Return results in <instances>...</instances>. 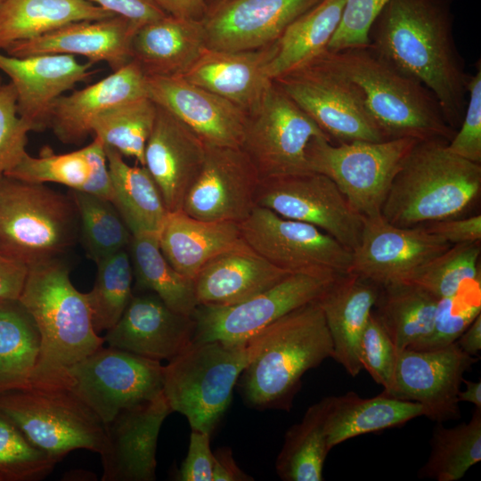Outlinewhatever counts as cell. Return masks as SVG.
Listing matches in <instances>:
<instances>
[{
  "mask_svg": "<svg viewBox=\"0 0 481 481\" xmlns=\"http://www.w3.org/2000/svg\"><path fill=\"white\" fill-rule=\"evenodd\" d=\"M423 407L415 402L396 399L384 394L363 398L354 391L328 396L324 422L330 451L353 437L401 427L420 416Z\"/></svg>",
  "mask_w": 481,
  "mask_h": 481,
  "instance_id": "33",
  "label": "cell"
},
{
  "mask_svg": "<svg viewBox=\"0 0 481 481\" xmlns=\"http://www.w3.org/2000/svg\"><path fill=\"white\" fill-rule=\"evenodd\" d=\"M205 1H206L208 12H209L210 10H212L213 8H215L216 6H217L218 4H222L223 2L226 0H205Z\"/></svg>",
  "mask_w": 481,
  "mask_h": 481,
  "instance_id": "60",
  "label": "cell"
},
{
  "mask_svg": "<svg viewBox=\"0 0 481 481\" xmlns=\"http://www.w3.org/2000/svg\"><path fill=\"white\" fill-rule=\"evenodd\" d=\"M315 137L330 140L273 80L260 101L247 112L240 148L261 181L312 172L306 151Z\"/></svg>",
  "mask_w": 481,
  "mask_h": 481,
  "instance_id": "11",
  "label": "cell"
},
{
  "mask_svg": "<svg viewBox=\"0 0 481 481\" xmlns=\"http://www.w3.org/2000/svg\"><path fill=\"white\" fill-rule=\"evenodd\" d=\"M291 274L245 242L208 261L193 279L199 305L231 306L247 300Z\"/></svg>",
  "mask_w": 481,
  "mask_h": 481,
  "instance_id": "29",
  "label": "cell"
},
{
  "mask_svg": "<svg viewBox=\"0 0 481 481\" xmlns=\"http://www.w3.org/2000/svg\"><path fill=\"white\" fill-rule=\"evenodd\" d=\"M130 20L137 29L167 15L155 0H87Z\"/></svg>",
  "mask_w": 481,
  "mask_h": 481,
  "instance_id": "53",
  "label": "cell"
},
{
  "mask_svg": "<svg viewBox=\"0 0 481 481\" xmlns=\"http://www.w3.org/2000/svg\"><path fill=\"white\" fill-rule=\"evenodd\" d=\"M277 51V41L247 51L206 48L180 76L249 111L272 85L268 68Z\"/></svg>",
  "mask_w": 481,
  "mask_h": 481,
  "instance_id": "27",
  "label": "cell"
},
{
  "mask_svg": "<svg viewBox=\"0 0 481 481\" xmlns=\"http://www.w3.org/2000/svg\"><path fill=\"white\" fill-rule=\"evenodd\" d=\"M168 15L202 20L208 12L205 0H155Z\"/></svg>",
  "mask_w": 481,
  "mask_h": 481,
  "instance_id": "57",
  "label": "cell"
},
{
  "mask_svg": "<svg viewBox=\"0 0 481 481\" xmlns=\"http://www.w3.org/2000/svg\"><path fill=\"white\" fill-rule=\"evenodd\" d=\"M104 145V144H103ZM111 202L132 235L159 233L167 214L160 192L143 166H130L115 149L105 146Z\"/></svg>",
  "mask_w": 481,
  "mask_h": 481,
  "instance_id": "35",
  "label": "cell"
},
{
  "mask_svg": "<svg viewBox=\"0 0 481 481\" xmlns=\"http://www.w3.org/2000/svg\"><path fill=\"white\" fill-rule=\"evenodd\" d=\"M431 451L419 470L420 478L458 481L481 461V408L470 420L452 428L436 422L429 440Z\"/></svg>",
  "mask_w": 481,
  "mask_h": 481,
  "instance_id": "41",
  "label": "cell"
},
{
  "mask_svg": "<svg viewBox=\"0 0 481 481\" xmlns=\"http://www.w3.org/2000/svg\"><path fill=\"white\" fill-rule=\"evenodd\" d=\"M452 245L479 242L481 240V215L450 218L425 225Z\"/></svg>",
  "mask_w": 481,
  "mask_h": 481,
  "instance_id": "54",
  "label": "cell"
},
{
  "mask_svg": "<svg viewBox=\"0 0 481 481\" xmlns=\"http://www.w3.org/2000/svg\"><path fill=\"white\" fill-rule=\"evenodd\" d=\"M147 95L205 143L240 147L247 113L233 102L182 77L146 76Z\"/></svg>",
  "mask_w": 481,
  "mask_h": 481,
  "instance_id": "22",
  "label": "cell"
},
{
  "mask_svg": "<svg viewBox=\"0 0 481 481\" xmlns=\"http://www.w3.org/2000/svg\"><path fill=\"white\" fill-rule=\"evenodd\" d=\"M458 131L447 143L452 153L481 164V67L468 82V100Z\"/></svg>",
  "mask_w": 481,
  "mask_h": 481,
  "instance_id": "51",
  "label": "cell"
},
{
  "mask_svg": "<svg viewBox=\"0 0 481 481\" xmlns=\"http://www.w3.org/2000/svg\"><path fill=\"white\" fill-rule=\"evenodd\" d=\"M211 434L191 429L188 452L177 472L180 481H212L214 452Z\"/></svg>",
  "mask_w": 481,
  "mask_h": 481,
  "instance_id": "52",
  "label": "cell"
},
{
  "mask_svg": "<svg viewBox=\"0 0 481 481\" xmlns=\"http://www.w3.org/2000/svg\"><path fill=\"white\" fill-rule=\"evenodd\" d=\"M33 124L17 110V94L12 82L0 86V175L12 168L27 153L28 134Z\"/></svg>",
  "mask_w": 481,
  "mask_h": 481,
  "instance_id": "48",
  "label": "cell"
},
{
  "mask_svg": "<svg viewBox=\"0 0 481 481\" xmlns=\"http://www.w3.org/2000/svg\"><path fill=\"white\" fill-rule=\"evenodd\" d=\"M257 206L312 224L351 251L362 235L364 216L357 212L328 176L308 172L261 180Z\"/></svg>",
  "mask_w": 481,
  "mask_h": 481,
  "instance_id": "14",
  "label": "cell"
},
{
  "mask_svg": "<svg viewBox=\"0 0 481 481\" xmlns=\"http://www.w3.org/2000/svg\"><path fill=\"white\" fill-rule=\"evenodd\" d=\"M248 342L250 358L236 386L245 404L259 411L289 412L303 375L333 352L316 300L281 317Z\"/></svg>",
  "mask_w": 481,
  "mask_h": 481,
  "instance_id": "2",
  "label": "cell"
},
{
  "mask_svg": "<svg viewBox=\"0 0 481 481\" xmlns=\"http://www.w3.org/2000/svg\"><path fill=\"white\" fill-rule=\"evenodd\" d=\"M239 227L251 249L286 272L328 281L350 272L352 251L312 224L257 206Z\"/></svg>",
  "mask_w": 481,
  "mask_h": 481,
  "instance_id": "12",
  "label": "cell"
},
{
  "mask_svg": "<svg viewBox=\"0 0 481 481\" xmlns=\"http://www.w3.org/2000/svg\"><path fill=\"white\" fill-rule=\"evenodd\" d=\"M27 273L26 265L0 254V301L19 298Z\"/></svg>",
  "mask_w": 481,
  "mask_h": 481,
  "instance_id": "55",
  "label": "cell"
},
{
  "mask_svg": "<svg viewBox=\"0 0 481 481\" xmlns=\"http://www.w3.org/2000/svg\"><path fill=\"white\" fill-rule=\"evenodd\" d=\"M333 64L361 91L365 106L387 139L451 141L455 134L422 84L369 45L330 52Z\"/></svg>",
  "mask_w": 481,
  "mask_h": 481,
  "instance_id": "5",
  "label": "cell"
},
{
  "mask_svg": "<svg viewBox=\"0 0 481 481\" xmlns=\"http://www.w3.org/2000/svg\"><path fill=\"white\" fill-rule=\"evenodd\" d=\"M19 301L34 319L41 337L35 378L29 386H70L67 370L102 347L86 293L69 278L60 259L28 267Z\"/></svg>",
  "mask_w": 481,
  "mask_h": 481,
  "instance_id": "3",
  "label": "cell"
},
{
  "mask_svg": "<svg viewBox=\"0 0 481 481\" xmlns=\"http://www.w3.org/2000/svg\"><path fill=\"white\" fill-rule=\"evenodd\" d=\"M243 243L238 223L200 220L183 210L167 212L159 232L165 258L192 280L212 258Z\"/></svg>",
  "mask_w": 481,
  "mask_h": 481,
  "instance_id": "31",
  "label": "cell"
},
{
  "mask_svg": "<svg viewBox=\"0 0 481 481\" xmlns=\"http://www.w3.org/2000/svg\"><path fill=\"white\" fill-rule=\"evenodd\" d=\"M379 290L377 284L348 273L332 281L316 300L331 338V358L353 378L363 370L360 340Z\"/></svg>",
  "mask_w": 481,
  "mask_h": 481,
  "instance_id": "28",
  "label": "cell"
},
{
  "mask_svg": "<svg viewBox=\"0 0 481 481\" xmlns=\"http://www.w3.org/2000/svg\"><path fill=\"white\" fill-rule=\"evenodd\" d=\"M250 355L248 341L192 343L163 365L162 391L172 412L185 416L191 429L212 435Z\"/></svg>",
  "mask_w": 481,
  "mask_h": 481,
  "instance_id": "7",
  "label": "cell"
},
{
  "mask_svg": "<svg viewBox=\"0 0 481 481\" xmlns=\"http://www.w3.org/2000/svg\"><path fill=\"white\" fill-rule=\"evenodd\" d=\"M2 85H3V84H2V78H1V77H0V86H1Z\"/></svg>",
  "mask_w": 481,
  "mask_h": 481,
  "instance_id": "61",
  "label": "cell"
},
{
  "mask_svg": "<svg viewBox=\"0 0 481 481\" xmlns=\"http://www.w3.org/2000/svg\"><path fill=\"white\" fill-rule=\"evenodd\" d=\"M113 16L87 0H1L0 51L71 22Z\"/></svg>",
  "mask_w": 481,
  "mask_h": 481,
  "instance_id": "34",
  "label": "cell"
},
{
  "mask_svg": "<svg viewBox=\"0 0 481 481\" xmlns=\"http://www.w3.org/2000/svg\"><path fill=\"white\" fill-rule=\"evenodd\" d=\"M93 289L86 293L94 330L112 328L133 297L134 272L129 252L122 249L98 262Z\"/></svg>",
  "mask_w": 481,
  "mask_h": 481,
  "instance_id": "44",
  "label": "cell"
},
{
  "mask_svg": "<svg viewBox=\"0 0 481 481\" xmlns=\"http://www.w3.org/2000/svg\"><path fill=\"white\" fill-rule=\"evenodd\" d=\"M172 412L163 394L120 411L104 424L102 481H153L161 425Z\"/></svg>",
  "mask_w": 481,
  "mask_h": 481,
  "instance_id": "19",
  "label": "cell"
},
{
  "mask_svg": "<svg viewBox=\"0 0 481 481\" xmlns=\"http://www.w3.org/2000/svg\"><path fill=\"white\" fill-rule=\"evenodd\" d=\"M0 414L60 461L85 449L100 452L104 424L69 386H28L0 393Z\"/></svg>",
  "mask_w": 481,
  "mask_h": 481,
  "instance_id": "8",
  "label": "cell"
},
{
  "mask_svg": "<svg viewBox=\"0 0 481 481\" xmlns=\"http://www.w3.org/2000/svg\"><path fill=\"white\" fill-rule=\"evenodd\" d=\"M418 142L395 138L334 145L328 138L315 137L306 153L310 171L328 176L357 212L373 216L381 214L394 177Z\"/></svg>",
  "mask_w": 481,
  "mask_h": 481,
  "instance_id": "10",
  "label": "cell"
},
{
  "mask_svg": "<svg viewBox=\"0 0 481 481\" xmlns=\"http://www.w3.org/2000/svg\"><path fill=\"white\" fill-rule=\"evenodd\" d=\"M205 146L201 169L181 210L200 220L239 224L257 207V172L240 147Z\"/></svg>",
  "mask_w": 481,
  "mask_h": 481,
  "instance_id": "18",
  "label": "cell"
},
{
  "mask_svg": "<svg viewBox=\"0 0 481 481\" xmlns=\"http://www.w3.org/2000/svg\"><path fill=\"white\" fill-rule=\"evenodd\" d=\"M4 175L32 183H54L69 190L112 199V186L104 145L94 137L92 143L71 152L55 154L45 149L39 157L28 152Z\"/></svg>",
  "mask_w": 481,
  "mask_h": 481,
  "instance_id": "32",
  "label": "cell"
},
{
  "mask_svg": "<svg viewBox=\"0 0 481 481\" xmlns=\"http://www.w3.org/2000/svg\"><path fill=\"white\" fill-rule=\"evenodd\" d=\"M78 235L69 193L0 175V254L29 267L60 259Z\"/></svg>",
  "mask_w": 481,
  "mask_h": 481,
  "instance_id": "6",
  "label": "cell"
},
{
  "mask_svg": "<svg viewBox=\"0 0 481 481\" xmlns=\"http://www.w3.org/2000/svg\"><path fill=\"white\" fill-rule=\"evenodd\" d=\"M477 361L456 342L435 350H398L392 385L382 394L420 404L423 416L432 421L458 420V394L464 374Z\"/></svg>",
  "mask_w": 481,
  "mask_h": 481,
  "instance_id": "16",
  "label": "cell"
},
{
  "mask_svg": "<svg viewBox=\"0 0 481 481\" xmlns=\"http://www.w3.org/2000/svg\"><path fill=\"white\" fill-rule=\"evenodd\" d=\"M328 396L308 407L302 420L285 433L275 461L283 481H322L323 465L330 452L324 430Z\"/></svg>",
  "mask_w": 481,
  "mask_h": 481,
  "instance_id": "40",
  "label": "cell"
},
{
  "mask_svg": "<svg viewBox=\"0 0 481 481\" xmlns=\"http://www.w3.org/2000/svg\"><path fill=\"white\" fill-rule=\"evenodd\" d=\"M214 452L212 481H252L236 463L229 447L217 448Z\"/></svg>",
  "mask_w": 481,
  "mask_h": 481,
  "instance_id": "56",
  "label": "cell"
},
{
  "mask_svg": "<svg viewBox=\"0 0 481 481\" xmlns=\"http://www.w3.org/2000/svg\"><path fill=\"white\" fill-rule=\"evenodd\" d=\"M41 350L37 326L19 299L0 301V393L29 386Z\"/></svg>",
  "mask_w": 481,
  "mask_h": 481,
  "instance_id": "37",
  "label": "cell"
},
{
  "mask_svg": "<svg viewBox=\"0 0 481 481\" xmlns=\"http://www.w3.org/2000/svg\"><path fill=\"white\" fill-rule=\"evenodd\" d=\"M57 462L0 414V481H39Z\"/></svg>",
  "mask_w": 481,
  "mask_h": 481,
  "instance_id": "46",
  "label": "cell"
},
{
  "mask_svg": "<svg viewBox=\"0 0 481 481\" xmlns=\"http://www.w3.org/2000/svg\"><path fill=\"white\" fill-rule=\"evenodd\" d=\"M205 143L167 110L157 104L154 125L144 150L151 174L168 212L182 209L204 159Z\"/></svg>",
  "mask_w": 481,
  "mask_h": 481,
  "instance_id": "23",
  "label": "cell"
},
{
  "mask_svg": "<svg viewBox=\"0 0 481 481\" xmlns=\"http://www.w3.org/2000/svg\"><path fill=\"white\" fill-rule=\"evenodd\" d=\"M456 343L466 354L478 356L481 350V314L462 332Z\"/></svg>",
  "mask_w": 481,
  "mask_h": 481,
  "instance_id": "58",
  "label": "cell"
},
{
  "mask_svg": "<svg viewBox=\"0 0 481 481\" xmlns=\"http://www.w3.org/2000/svg\"><path fill=\"white\" fill-rule=\"evenodd\" d=\"M438 299L413 282L381 287L372 313L397 350L412 348L432 332Z\"/></svg>",
  "mask_w": 481,
  "mask_h": 481,
  "instance_id": "36",
  "label": "cell"
},
{
  "mask_svg": "<svg viewBox=\"0 0 481 481\" xmlns=\"http://www.w3.org/2000/svg\"><path fill=\"white\" fill-rule=\"evenodd\" d=\"M147 95L146 76L135 61L101 80L60 96L51 110L48 126L68 144H79L92 135L94 120L110 109Z\"/></svg>",
  "mask_w": 481,
  "mask_h": 481,
  "instance_id": "26",
  "label": "cell"
},
{
  "mask_svg": "<svg viewBox=\"0 0 481 481\" xmlns=\"http://www.w3.org/2000/svg\"><path fill=\"white\" fill-rule=\"evenodd\" d=\"M1 1V0H0Z\"/></svg>",
  "mask_w": 481,
  "mask_h": 481,
  "instance_id": "62",
  "label": "cell"
},
{
  "mask_svg": "<svg viewBox=\"0 0 481 481\" xmlns=\"http://www.w3.org/2000/svg\"><path fill=\"white\" fill-rule=\"evenodd\" d=\"M137 29L130 20L118 15L76 21L14 43L4 52L17 58L38 54L83 56L93 63L104 61L116 71L132 61V41Z\"/></svg>",
  "mask_w": 481,
  "mask_h": 481,
  "instance_id": "25",
  "label": "cell"
},
{
  "mask_svg": "<svg viewBox=\"0 0 481 481\" xmlns=\"http://www.w3.org/2000/svg\"><path fill=\"white\" fill-rule=\"evenodd\" d=\"M369 40L372 50L433 94L452 128L460 126L469 76L453 39L450 0H389Z\"/></svg>",
  "mask_w": 481,
  "mask_h": 481,
  "instance_id": "1",
  "label": "cell"
},
{
  "mask_svg": "<svg viewBox=\"0 0 481 481\" xmlns=\"http://www.w3.org/2000/svg\"><path fill=\"white\" fill-rule=\"evenodd\" d=\"M479 242L452 245L423 266L413 282L437 298L458 294L469 282L480 281Z\"/></svg>",
  "mask_w": 481,
  "mask_h": 481,
  "instance_id": "45",
  "label": "cell"
},
{
  "mask_svg": "<svg viewBox=\"0 0 481 481\" xmlns=\"http://www.w3.org/2000/svg\"><path fill=\"white\" fill-rule=\"evenodd\" d=\"M345 1L322 0L288 26L277 41V51L268 68L272 80L327 49Z\"/></svg>",
  "mask_w": 481,
  "mask_h": 481,
  "instance_id": "39",
  "label": "cell"
},
{
  "mask_svg": "<svg viewBox=\"0 0 481 481\" xmlns=\"http://www.w3.org/2000/svg\"><path fill=\"white\" fill-rule=\"evenodd\" d=\"M462 383L466 388L458 394V401L473 404L477 408H481V382L463 379Z\"/></svg>",
  "mask_w": 481,
  "mask_h": 481,
  "instance_id": "59",
  "label": "cell"
},
{
  "mask_svg": "<svg viewBox=\"0 0 481 481\" xmlns=\"http://www.w3.org/2000/svg\"><path fill=\"white\" fill-rule=\"evenodd\" d=\"M447 142L419 141L394 177L381 208L392 224L426 225L458 217L478 199L481 164L448 151Z\"/></svg>",
  "mask_w": 481,
  "mask_h": 481,
  "instance_id": "4",
  "label": "cell"
},
{
  "mask_svg": "<svg viewBox=\"0 0 481 481\" xmlns=\"http://www.w3.org/2000/svg\"><path fill=\"white\" fill-rule=\"evenodd\" d=\"M79 220V235L95 263L129 247L132 233L114 204L84 192L69 190Z\"/></svg>",
  "mask_w": 481,
  "mask_h": 481,
  "instance_id": "42",
  "label": "cell"
},
{
  "mask_svg": "<svg viewBox=\"0 0 481 481\" xmlns=\"http://www.w3.org/2000/svg\"><path fill=\"white\" fill-rule=\"evenodd\" d=\"M192 317L170 309L151 291L133 297L118 322L106 330L109 346L156 361H170L192 344Z\"/></svg>",
  "mask_w": 481,
  "mask_h": 481,
  "instance_id": "21",
  "label": "cell"
},
{
  "mask_svg": "<svg viewBox=\"0 0 481 481\" xmlns=\"http://www.w3.org/2000/svg\"><path fill=\"white\" fill-rule=\"evenodd\" d=\"M93 64L67 54L17 58L0 52V69L14 86L18 113L36 131L48 126L51 110L60 96L93 76Z\"/></svg>",
  "mask_w": 481,
  "mask_h": 481,
  "instance_id": "24",
  "label": "cell"
},
{
  "mask_svg": "<svg viewBox=\"0 0 481 481\" xmlns=\"http://www.w3.org/2000/svg\"><path fill=\"white\" fill-rule=\"evenodd\" d=\"M480 314V298L468 299L462 290L454 296L439 298L432 332L411 349L435 350L456 342Z\"/></svg>",
  "mask_w": 481,
  "mask_h": 481,
  "instance_id": "47",
  "label": "cell"
},
{
  "mask_svg": "<svg viewBox=\"0 0 481 481\" xmlns=\"http://www.w3.org/2000/svg\"><path fill=\"white\" fill-rule=\"evenodd\" d=\"M128 248L136 287L155 293L173 311L192 317L199 305L193 280L165 258L159 233L133 235Z\"/></svg>",
  "mask_w": 481,
  "mask_h": 481,
  "instance_id": "38",
  "label": "cell"
},
{
  "mask_svg": "<svg viewBox=\"0 0 481 481\" xmlns=\"http://www.w3.org/2000/svg\"><path fill=\"white\" fill-rule=\"evenodd\" d=\"M273 82L331 141L388 140L369 113L359 88L333 64L327 50Z\"/></svg>",
  "mask_w": 481,
  "mask_h": 481,
  "instance_id": "9",
  "label": "cell"
},
{
  "mask_svg": "<svg viewBox=\"0 0 481 481\" xmlns=\"http://www.w3.org/2000/svg\"><path fill=\"white\" fill-rule=\"evenodd\" d=\"M334 281V280H333ZM332 281L291 273L266 290L231 306L198 305L192 314V343H246L265 328L306 304L317 300Z\"/></svg>",
  "mask_w": 481,
  "mask_h": 481,
  "instance_id": "15",
  "label": "cell"
},
{
  "mask_svg": "<svg viewBox=\"0 0 481 481\" xmlns=\"http://www.w3.org/2000/svg\"><path fill=\"white\" fill-rule=\"evenodd\" d=\"M69 387L103 424L162 393L163 365L127 351L100 347L71 365Z\"/></svg>",
  "mask_w": 481,
  "mask_h": 481,
  "instance_id": "13",
  "label": "cell"
},
{
  "mask_svg": "<svg viewBox=\"0 0 481 481\" xmlns=\"http://www.w3.org/2000/svg\"><path fill=\"white\" fill-rule=\"evenodd\" d=\"M397 349L371 312L361 337L359 357L362 368L387 391L393 382Z\"/></svg>",
  "mask_w": 481,
  "mask_h": 481,
  "instance_id": "49",
  "label": "cell"
},
{
  "mask_svg": "<svg viewBox=\"0 0 481 481\" xmlns=\"http://www.w3.org/2000/svg\"><path fill=\"white\" fill-rule=\"evenodd\" d=\"M451 246L425 225L402 227L381 214L364 216L360 241L352 250L349 273L380 288L408 282Z\"/></svg>",
  "mask_w": 481,
  "mask_h": 481,
  "instance_id": "17",
  "label": "cell"
},
{
  "mask_svg": "<svg viewBox=\"0 0 481 481\" xmlns=\"http://www.w3.org/2000/svg\"><path fill=\"white\" fill-rule=\"evenodd\" d=\"M388 1L346 0L339 23L326 50L339 52L368 46L370 29Z\"/></svg>",
  "mask_w": 481,
  "mask_h": 481,
  "instance_id": "50",
  "label": "cell"
},
{
  "mask_svg": "<svg viewBox=\"0 0 481 481\" xmlns=\"http://www.w3.org/2000/svg\"><path fill=\"white\" fill-rule=\"evenodd\" d=\"M206 48L202 20L167 14L136 30L132 61L145 76L180 77Z\"/></svg>",
  "mask_w": 481,
  "mask_h": 481,
  "instance_id": "30",
  "label": "cell"
},
{
  "mask_svg": "<svg viewBox=\"0 0 481 481\" xmlns=\"http://www.w3.org/2000/svg\"><path fill=\"white\" fill-rule=\"evenodd\" d=\"M322 0H226L202 20L207 47L236 52L275 43L288 26Z\"/></svg>",
  "mask_w": 481,
  "mask_h": 481,
  "instance_id": "20",
  "label": "cell"
},
{
  "mask_svg": "<svg viewBox=\"0 0 481 481\" xmlns=\"http://www.w3.org/2000/svg\"><path fill=\"white\" fill-rule=\"evenodd\" d=\"M157 114V104L148 96L115 106L98 117L92 135L122 156L144 165V150Z\"/></svg>",
  "mask_w": 481,
  "mask_h": 481,
  "instance_id": "43",
  "label": "cell"
}]
</instances>
